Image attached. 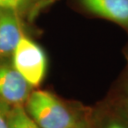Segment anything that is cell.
Segmentation results:
<instances>
[{"instance_id": "cell-1", "label": "cell", "mask_w": 128, "mask_h": 128, "mask_svg": "<svg viewBox=\"0 0 128 128\" xmlns=\"http://www.w3.org/2000/svg\"><path fill=\"white\" fill-rule=\"evenodd\" d=\"M24 107L41 128H75L83 122L62 101L47 91L32 92Z\"/></svg>"}, {"instance_id": "cell-2", "label": "cell", "mask_w": 128, "mask_h": 128, "mask_svg": "<svg viewBox=\"0 0 128 128\" xmlns=\"http://www.w3.org/2000/svg\"><path fill=\"white\" fill-rule=\"evenodd\" d=\"M12 65L30 86L42 82L47 69V59L42 49L26 35H22L12 55Z\"/></svg>"}, {"instance_id": "cell-3", "label": "cell", "mask_w": 128, "mask_h": 128, "mask_svg": "<svg viewBox=\"0 0 128 128\" xmlns=\"http://www.w3.org/2000/svg\"><path fill=\"white\" fill-rule=\"evenodd\" d=\"M32 86L22 78L12 63L0 59V100L10 106L24 105Z\"/></svg>"}, {"instance_id": "cell-4", "label": "cell", "mask_w": 128, "mask_h": 128, "mask_svg": "<svg viewBox=\"0 0 128 128\" xmlns=\"http://www.w3.org/2000/svg\"><path fill=\"white\" fill-rule=\"evenodd\" d=\"M16 11H0V59L11 57L24 35Z\"/></svg>"}, {"instance_id": "cell-5", "label": "cell", "mask_w": 128, "mask_h": 128, "mask_svg": "<svg viewBox=\"0 0 128 128\" xmlns=\"http://www.w3.org/2000/svg\"><path fill=\"white\" fill-rule=\"evenodd\" d=\"M92 14L128 28V0H80Z\"/></svg>"}, {"instance_id": "cell-6", "label": "cell", "mask_w": 128, "mask_h": 128, "mask_svg": "<svg viewBox=\"0 0 128 128\" xmlns=\"http://www.w3.org/2000/svg\"><path fill=\"white\" fill-rule=\"evenodd\" d=\"M9 128H41L31 118L24 105L12 106L8 116Z\"/></svg>"}, {"instance_id": "cell-7", "label": "cell", "mask_w": 128, "mask_h": 128, "mask_svg": "<svg viewBox=\"0 0 128 128\" xmlns=\"http://www.w3.org/2000/svg\"><path fill=\"white\" fill-rule=\"evenodd\" d=\"M31 0H0V8L18 12L29 4Z\"/></svg>"}, {"instance_id": "cell-8", "label": "cell", "mask_w": 128, "mask_h": 128, "mask_svg": "<svg viewBox=\"0 0 128 128\" xmlns=\"http://www.w3.org/2000/svg\"><path fill=\"white\" fill-rule=\"evenodd\" d=\"M12 106L0 100V128H9L8 116Z\"/></svg>"}, {"instance_id": "cell-9", "label": "cell", "mask_w": 128, "mask_h": 128, "mask_svg": "<svg viewBox=\"0 0 128 128\" xmlns=\"http://www.w3.org/2000/svg\"><path fill=\"white\" fill-rule=\"evenodd\" d=\"M105 128H128L127 126L118 121H112L109 122Z\"/></svg>"}, {"instance_id": "cell-10", "label": "cell", "mask_w": 128, "mask_h": 128, "mask_svg": "<svg viewBox=\"0 0 128 128\" xmlns=\"http://www.w3.org/2000/svg\"><path fill=\"white\" fill-rule=\"evenodd\" d=\"M75 128H90V127L88 126V123H86L85 121H83V122H82L81 123L79 124L76 127H75Z\"/></svg>"}, {"instance_id": "cell-11", "label": "cell", "mask_w": 128, "mask_h": 128, "mask_svg": "<svg viewBox=\"0 0 128 128\" xmlns=\"http://www.w3.org/2000/svg\"><path fill=\"white\" fill-rule=\"evenodd\" d=\"M0 11H1V8H0Z\"/></svg>"}]
</instances>
